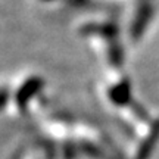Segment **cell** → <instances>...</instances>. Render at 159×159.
<instances>
[{"label": "cell", "mask_w": 159, "mask_h": 159, "mask_svg": "<svg viewBox=\"0 0 159 159\" xmlns=\"http://www.w3.org/2000/svg\"><path fill=\"white\" fill-rule=\"evenodd\" d=\"M39 87H40L39 80H31V81H28L27 84H24L22 87L19 89V91H18V96H16L18 105H19L21 108H24V105L28 102V99L33 96L34 91L39 90Z\"/></svg>", "instance_id": "obj_1"}, {"label": "cell", "mask_w": 159, "mask_h": 159, "mask_svg": "<svg viewBox=\"0 0 159 159\" xmlns=\"http://www.w3.org/2000/svg\"><path fill=\"white\" fill-rule=\"evenodd\" d=\"M7 90H5V89H2L0 90V109L3 108L6 105V102H7Z\"/></svg>", "instance_id": "obj_2"}]
</instances>
